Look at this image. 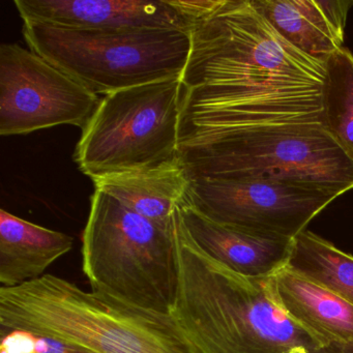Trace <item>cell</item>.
Wrapping results in <instances>:
<instances>
[{
    "label": "cell",
    "mask_w": 353,
    "mask_h": 353,
    "mask_svg": "<svg viewBox=\"0 0 353 353\" xmlns=\"http://www.w3.org/2000/svg\"><path fill=\"white\" fill-rule=\"evenodd\" d=\"M23 23L81 30H181L196 20L183 0H15Z\"/></svg>",
    "instance_id": "cell-10"
},
{
    "label": "cell",
    "mask_w": 353,
    "mask_h": 353,
    "mask_svg": "<svg viewBox=\"0 0 353 353\" xmlns=\"http://www.w3.org/2000/svg\"><path fill=\"white\" fill-rule=\"evenodd\" d=\"M179 160L193 179H264L343 195L353 161L322 125H258L181 138Z\"/></svg>",
    "instance_id": "cell-4"
},
{
    "label": "cell",
    "mask_w": 353,
    "mask_h": 353,
    "mask_svg": "<svg viewBox=\"0 0 353 353\" xmlns=\"http://www.w3.org/2000/svg\"><path fill=\"white\" fill-rule=\"evenodd\" d=\"M191 38L179 139L258 125H323L325 65L291 46L250 0H222Z\"/></svg>",
    "instance_id": "cell-1"
},
{
    "label": "cell",
    "mask_w": 353,
    "mask_h": 353,
    "mask_svg": "<svg viewBox=\"0 0 353 353\" xmlns=\"http://www.w3.org/2000/svg\"><path fill=\"white\" fill-rule=\"evenodd\" d=\"M279 307L332 348L353 344V305L288 266L270 276Z\"/></svg>",
    "instance_id": "cell-12"
},
{
    "label": "cell",
    "mask_w": 353,
    "mask_h": 353,
    "mask_svg": "<svg viewBox=\"0 0 353 353\" xmlns=\"http://www.w3.org/2000/svg\"><path fill=\"white\" fill-rule=\"evenodd\" d=\"M175 248L179 285L171 314L202 352L339 353L279 307L270 276H241L202 251L179 208Z\"/></svg>",
    "instance_id": "cell-2"
},
{
    "label": "cell",
    "mask_w": 353,
    "mask_h": 353,
    "mask_svg": "<svg viewBox=\"0 0 353 353\" xmlns=\"http://www.w3.org/2000/svg\"><path fill=\"white\" fill-rule=\"evenodd\" d=\"M252 7L297 50L325 65L343 48L319 0H250Z\"/></svg>",
    "instance_id": "cell-15"
},
{
    "label": "cell",
    "mask_w": 353,
    "mask_h": 353,
    "mask_svg": "<svg viewBox=\"0 0 353 353\" xmlns=\"http://www.w3.org/2000/svg\"><path fill=\"white\" fill-rule=\"evenodd\" d=\"M340 195L264 179H193L185 202L214 222L295 239Z\"/></svg>",
    "instance_id": "cell-9"
},
{
    "label": "cell",
    "mask_w": 353,
    "mask_h": 353,
    "mask_svg": "<svg viewBox=\"0 0 353 353\" xmlns=\"http://www.w3.org/2000/svg\"><path fill=\"white\" fill-rule=\"evenodd\" d=\"M0 353H96L83 347L26 330L0 332Z\"/></svg>",
    "instance_id": "cell-18"
},
{
    "label": "cell",
    "mask_w": 353,
    "mask_h": 353,
    "mask_svg": "<svg viewBox=\"0 0 353 353\" xmlns=\"http://www.w3.org/2000/svg\"><path fill=\"white\" fill-rule=\"evenodd\" d=\"M100 99L20 45L0 46V135L70 125L83 129Z\"/></svg>",
    "instance_id": "cell-8"
},
{
    "label": "cell",
    "mask_w": 353,
    "mask_h": 353,
    "mask_svg": "<svg viewBox=\"0 0 353 353\" xmlns=\"http://www.w3.org/2000/svg\"><path fill=\"white\" fill-rule=\"evenodd\" d=\"M339 353H353V344L345 345V346L339 347Z\"/></svg>",
    "instance_id": "cell-20"
},
{
    "label": "cell",
    "mask_w": 353,
    "mask_h": 353,
    "mask_svg": "<svg viewBox=\"0 0 353 353\" xmlns=\"http://www.w3.org/2000/svg\"><path fill=\"white\" fill-rule=\"evenodd\" d=\"M183 98L181 77L104 96L76 146L79 170L92 181L177 160Z\"/></svg>",
    "instance_id": "cell-7"
},
{
    "label": "cell",
    "mask_w": 353,
    "mask_h": 353,
    "mask_svg": "<svg viewBox=\"0 0 353 353\" xmlns=\"http://www.w3.org/2000/svg\"><path fill=\"white\" fill-rule=\"evenodd\" d=\"M74 239L0 210V284L20 286L38 280L73 249Z\"/></svg>",
    "instance_id": "cell-14"
},
{
    "label": "cell",
    "mask_w": 353,
    "mask_h": 353,
    "mask_svg": "<svg viewBox=\"0 0 353 353\" xmlns=\"http://www.w3.org/2000/svg\"><path fill=\"white\" fill-rule=\"evenodd\" d=\"M105 192L139 216L173 230L179 206L187 199L190 181L177 160L156 167L92 179Z\"/></svg>",
    "instance_id": "cell-13"
},
{
    "label": "cell",
    "mask_w": 353,
    "mask_h": 353,
    "mask_svg": "<svg viewBox=\"0 0 353 353\" xmlns=\"http://www.w3.org/2000/svg\"><path fill=\"white\" fill-rule=\"evenodd\" d=\"M81 239L92 290L171 313L179 285L175 227L162 228L96 189Z\"/></svg>",
    "instance_id": "cell-5"
},
{
    "label": "cell",
    "mask_w": 353,
    "mask_h": 353,
    "mask_svg": "<svg viewBox=\"0 0 353 353\" xmlns=\"http://www.w3.org/2000/svg\"><path fill=\"white\" fill-rule=\"evenodd\" d=\"M30 50L92 94H106L181 77L191 52V32L181 30H81L23 23Z\"/></svg>",
    "instance_id": "cell-6"
},
{
    "label": "cell",
    "mask_w": 353,
    "mask_h": 353,
    "mask_svg": "<svg viewBox=\"0 0 353 353\" xmlns=\"http://www.w3.org/2000/svg\"><path fill=\"white\" fill-rule=\"evenodd\" d=\"M324 65L323 125L353 161V54L343 47Z\"/></svg>",
    "instance_id": "cell-17"
},
{
    "label": "cell",
    "mask_w": 353,
    "mask_h": 353,
    "mask_svg": "<svg viewBox=\"0 0 353 353\" xmlns=\"http://www.w3.org/2000/svg\"><path fill=\"white\" fill-rule=\"evenodd\" d=\"M287 266L353 305V256L311 231L293 239Z\"/></svg>",
    "instance_id": "cell-16"
},
{
    "label": "cell",
    "mask_w": 353,
    "mask_h": 353,
    "mask_svg": "<svg viewBox=\"0 0 353 353\" xmlns=\"http://www.w3.org/2000/svg\"><path fill=\"white\" fill-rule=\"evenodd\" d=\"M185 230L212 259L248 278H268L288 263L293 239L227 226L187 202L179 208Z\"/></svg>",
    "instance_id": "cell-11"
},
{
    "label": "cell",
    "mask_w": 353,
    "mask_h": 353,
    "mask_svg": "<svg viewBox=\"0 0 353 353\" xmlns=\"http://www.w3.org/2000/svg\"><path fill=\"white\" fill-rule=\"evenodd\" d=\"M330 26L341 39L345 38V26L349 10L353 7V0H325L319 1Z\"/></svg>",
    "instance_id": "cell-19"
},
{
    "label": "cell",
    "mask_w": 353,
    "mask_h": 353,
    "mask_svg": "<svg viewBox=\"0 0 353 353\" xmlns=\"http://www.w3.org/2000/svg\"><path fill=\"white\" fill-rule=\"evenodd\" d=\"M26 330L96 353H203L171 313L138 307L46 274L0 287V332Z\"/></svg>",
    "instance_id": "cell-3"
}]
</instances>
